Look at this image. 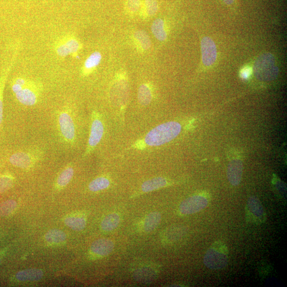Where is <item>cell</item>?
I'll use <instances>...</instances> for the list:
<instances>
[{
  "mask_svg": "<svg viewBox=\"0 0 287 287\" xmlns=\"http://www.w3.org/2000/svg\"><path fill=\"white\" fill-rule=\"evenodd\" d=\"M181 131V126L179 122H167L152 129L144 140L148 147H160L176 138Z\"/></svg>",
  "mask_w": 287,
  "mask_h": 287,
  "instance_id": "6da1fadb",
  "label": "cell"
},
{
  "mask_svg": "<svg viewBox=\"0 0 287 287\" xmlns=\"http://www.w3.org/2000/svg\"><path fill=\"white\" fill-rule=\"evenodd\" d=\"M12 89L22 104L32 106L37 103L40 90L34 81L24 78H17L12 83Z\"/></svg>",
  "mask_w": 287,
  "mask_h": 287,
  "instance_id": "7a4b0ae2",
  "label": "cell"
},
{
  "mask_svg": "<svg viewBox=\"0 0 287 287\" xmlns=\"http://www.w3.org/2000/svg\"><path fill=\"white\" fill-rule=\"evenodd\" d=\"M254 73L261 81L270 82L275 80L279 74V68L274 55L265 53L257 57L254 64Z\"/></svg>",
  "mask_w": 287,
  "mask_h": 287,
  "instance_id": "3957f363",
  "label": "cell"
},
{
  "mask_svg": "<svg viewBox=\"0 0 287 287\" xmlns=\"http://www.w3.org/2000/svg\"><path fill=\"white\" fill-rule=\"evenodd\" d=\"M228 262V252L226 246L221 242H217L208 250L204 263L209 269L219 270L224 268Z\"/></svg>",
  "mask_w": 287,
  "mask_h": 287,
  "instance_id": "277c9868",
  "label": "cell"
},
{
  "mask_svg": "<svg viewBox=\"0 0 287 287\" xmlns=\"http://www.w3.org/2000/svg\"><path fill=\"white\" fill-rule=\"evenodd\" d=\"M104 134V126L100 120L98 113L94 112L92 114V121L88 142V146L84 156L89 155L101 140Z\"/></svg>",
  "mask_w": 287,
  "mask_h": 287,
  "instance_id": "5b68a950",
  "label": "cell"
},
{
  "mask_svg": "<svg viewBox=\"0 0 287 287\" xmlns=\"http://www.w3.org/2000/svg\"><path fill=\"white\" fill-rule=\"evenodd\" d=\"M209 203L207 197L202 195H196L186 199L180 204L179 211L182 215L194 214L206 208Z\"/></svg>",
  "mask_w": 287,
  "mask_h": 287,
  "instance_id": "8992f818",
  "label": "cell"
},
{
  "mask_svg": "<svg viewBox=\"0 0 287 287\" xmlns=\"http://www.w3.org/2000/svg\"><path fill=\"white\" fill-rule=\"evenodd\" d=\"M81 49L80 42L74 36H66L56 43L55 50L57 55L65 57L69 55H75Z\"/></svg>",
  "mask_w": 287,
  "mask_h": 287,
  "instance_id": "52a82bcc",
  "label": "cell"
},
{
  "mask_svg": "<svg viewBox=\"0 0 287 287\" xmlns=\"http://www.w3.org/2000/svg\"><path fill=\"white\" fill-rule=\"evenodd\" d=\"M202 61L205 66L214 64L217 58V49L214 42L210 37H204L201 41Z\"/></svg>",
  "mask_w": 287,
  "mask_h": 287,
  "instance_id": "ba28073f",
  "label": "cell"
},
{
  "mask_svg": "<svg viewBox=\"0 0 287 287\" xmlns=\"http://www.w3.org/2000/svg\"><path fill=\"white\" fill-rule=\"evenodd\" d=\"M60 132L68 142H73L75 138V127L73 118L67 112H61L59 117Z\"/></svg>",
  "mask_w": 287,
  "mask_h": 287,
  "instance_id": "9c48e42d",
  "label": "cell"
},
{
  "mask_svg": "<svg viewBox=\"0 0 287 287\" xmlns=\"http://www.w3.org/2000/svg\"><path fill=\"white\" fill-rule=\"evenodd\" d=\"M247 212L248 217L254 223L260 224L265 221V215L263 207L260 200L256 197L251 196L249 198Z\"/></svg>",
  "mask_w": 287,
  "mask_h": 287,
  "instance_id": "30bf717a",
  "label": "cell"
},
{
  "mask_svg": "<svg viewBox=\"0 0 287 287\" xmlns=\"http://www.w3.org/2000/svg\"><path fill=\"white\" fill-rule=\"evenodd\" d=\"M243 172V164L239 160H234L228 165L227 177L230 183L233 186L239 185L241 181Z\"/></svg>",
  "mask_w": 287,
  "mask_h": 287,
  "instance_id": "8fae6325",
  "label": "cell"
},
{
  "mask_svg": "<svg viewBox=\"0 0 287 287\" xmlns=\"http://www.w3.org/2000/svg\"><path fill=\"white\" fill-rule=\"evenodd\" d=\"M114 248V244L112 240L109 239H99L93 242L91 250L96 255L105 256L110 254Z\"/></svg>",
  "mask_w": 287,
  "mask_h": 287,
  "instance_id": "7c38bea8",
  "label": "cell"
},
{
  "mask_svg": "<svg viewBox=\"0 0 287 287\" xmlns=\"http://www.w3.org/2000/svg\"><path fill=\"white\" fill-rule=\"evenodd\" d=\"M10 162L14 166L22 169H28L32 166L33 159L30 154L26 152H18L11 156Z\"/></svg>",
  "mask_w": 287,
  "mask_h": 287,
  "instance_id": "4fadbf2b",
  "label": "cell"
},
{
  "mask_svg": "<svg viewBox=\"0 0 287 287\" xmlns=\"http://www.w3.org/2000/svg\"><path fill=\"white\" fill-rule=\"evenodd\" d=\"M168 183V182L165 178H154L144 182L141 186V191L144 193L153 192L165 188Z\"/></svg>",
  "mask_w": 287,
  "mask_h": 287,
  "instance_id": "5bb4252c",
  "label": "cell"
},
{
  "mask_svg": "<svg viewBox=\"0 0 287 287\" xmlns=\"http://www.w3.org/2000/svg\"><path fill=\"white\" fill-rule=\"evenodd\" d=\"M43 276V271L38 269H28L18 272L16 278L20 281H38Z\"/></svg>",
  "mask_w": 287,
  "mask_h": 287,
  "instance_id": "9a60e30c",
  "label": "cell"
},
{
  "mask_svg": "<svg viewBox=\"0 0 287 287\" xmlns=\"http://www.w3.org/2000/svg\"><path fill=\"white\" fill-rule=\"evenodd\" d=\"M161 215L159 212H154L149 214L144 220L143 229L146 232H151L159 225Z\"/></svg>",
  "mask_w": 287,
  "mask_h": 287,
  "instance_id": "2e32d148",
  "label": "cell"
},
{
  "mask_svg": "<svg viewBox=\"0 0 287 287\" xmlns=\"http://www.w3.org/2000/svg\"><path fill=\"white\" fill-rule=\"evenodd\" d=\"M102 59V55L98 52H95L91 54L86 60L83 67V74H89L99 64Z\"/></svg>",
  "mask_w": 287,
  "mask_h": 287,
  "instance_id": "e0dca14e",
  "label": "cell"
},
{
  "mask_svg": "<svg viewBox=\"0 0 287 287\" xmlns=\"http://www.w3.org/2000/svg\"><path fill=\"white\" fill-rule=\"evenodd\" d=\"M120 222V217L117 213H111L106 216L101 222L104 231L109 232L117 228Z\"/></svg>",
  "mask_w": 287,
  "mask_h": 287,
  "instance_id": "ac0fdd59",
  "label": "cell"
},
{
  "mask_svg": "<svg viewBox=\"0 0 287 287\" xmlns=\"http://www.w3.org/2000/svg\"><path fill=\"white\" fill-rule=\"evenodd\" d=\"M151 30L155 37L159 40L164 41L167 38V33L165 29V24L163 19L157 18L152 25Z\"/></svg>",
  "mask_w": 287,
  "mask_h": 287,
  "instance_id": "d6986e66",
  "label": "cell"
},
{
  "mask_svg": "<svg viewBox=\"0 0 287 287\" xmlns=\"http://www.w3.org/2000/svg\"><path fill=\"white\" fill-rule=\"evenodd\" d=\"M138 99L139 104L142 106H148L151 102L152 93L148 85H140L138 92Z\"/></svg>",
  "mask_w": 287,
  "mask_h": 287,
  "instance_id": "ffe728a7",
  "label": "cell"
},
{
  "mask_svg": "<svg viewBox=\"0 0 287 287\" xmlns=\"http://www.w3.org/2000/svg\"><path fill=\"white\" fill-rule=\"evenodd\" d=\"M159 9L157 0H145L142 3L141 11L144 16L152 17L156 14Z\"/></svg>",
  "mask_w": 287,
  "mask_h": 287,
  "instance_id": "44dd1931",
  "label": "cell"
},
{
  "mask_svg": "<svg viewBox=\"0 0 287 287\" xmlns=\"http://www.w3.org/2000/svg\"><path fill=\"white\" fill-rule=\"evenodd\" d=\"M65 223L71 229L77 232L81 231L86 224L85 219L79 216L68 217L65 219Z\"/></svg>",
  "mask_w": 287,
  "mask_h": 287,
  "instance_id": "7402d4cb",
  "label": "cell"
},
{
  "mask_svg": "<svg viewBox=\"0 0 287 287\" xmlns=\"http://www.w3.org/2000/svg\"><path fill=\"white\" fill-rule=\"evenodd\" d=\"M134 38L137 44L142 50H148L150 48L151 40L146 32L142 31H136L134 34Z\"/></svg>",
  "mask_w": 287,
  "mask_h": 287,
  "instance_id": "603a6c76",
  "label": "cell"
},
{
  "mask_svg": "<svg viewBox=\"0 0 287 287\" xmlns=\"http://www.w3.org/2000/svg\"><path fill=\"white\" fill-rule=\"evenodd\" d=\"M110 184V180L104 177L97 178L89 184V190L93 192H98L108 189Z\"/></svg>",
  "mask_w": 287,
  "mask_h": 287,
  "instance_id": "cb8c5ba5",
  "label": "cell"
},
{
  "mask_svg": "<svg viewBox=\"0 0 287 287\" xmlns=\"http://www.w3.org/2000/svg\"><path fill=\"white\" fill-rule=\"evenodd\" d=\"M46 240L50 243H61L66 240V234L59 229H53L49 231L45 236Z\"/></svg>",
  "mask_w": 287,
  "mask_h": 287,
  "instance_id": "d4e9b609",
  "label": "cell"
},
{
  "mask_svg": "<svg viewBox=\"0 0 287 287\" xmlns=\"http://www.w3.org/2000/svg\"><path fill=\"white\" fill-rule=\"evenodd\" d=\"M74 171L73 168L70 166L67 167L61 172L57 180V186L59 188H64L66 186L73 178Z\"/></svg>",
  "mask_w": 287,
  "mask_h": 287,
  "instance_id": "484cf974",
  "label": "cell"
},
{
  "mask_svg": "<svg viewBox=\"0 0 287 287\" xmlns=\"http://www.w3.org/2000/svg\"><path fill=\"white\" fill-rule=\"evenodd\" d=\"M14 60H15V58H14V57H13V59L12 60L11 63L10 64V65L9 66V67L7 68V69L5 70V71L4 72V75L2 76L1 79H0V124H2L3 120V90L4 88V85H5V80L6 79V78L8 76V73L10 70V69L11 68L12 65L14 63Z\"/></svg>",
  "mask_w": 287,
  "mask_h": 287,
  "instance_id": "4316f807",
  "label": "cell"
},
{
  "mask_svg": "<svg viewBox=\"0 0 287 287\" xmlns=\"http://www.w3.org/2000/svg\"><path fill=\"white\" fill-rule=\"evenodd\" d=\"M17 208V203L13 200H8L0 205V215L3 217L9 216Z\"/></svg>",
  "mask_w": 287,
  "mask_h": 287,
  "instance_id": "83f0119b",
  "label": "cell"
},
{
  "mask_svg": "<svg viewBox=\"0 0 287 287\" xmlns=\"http://www.w3.org/2000/svg\"><path fill=\"white\" fill-rule=\"evenodd\" d=\"M142 3L141 0H126V8L128 12L135 14L140 10Z\"/></svg>",
  "mask_w": 287,
  "mask_h": 287,
  "instance_id": "f1b7e54d",
  "label": "cell"
},
{
  "mask_svg": "<svg viewBox=\"0 0 287 287\" xmlns=\"http://www.w3.org/2000/svg\"><path fill=\"white\" fill-rule=\"evenodd\" d=\"M13 184L11 177L4 176L0 178V192L4 193L9 190Z\"/></svg>",
  "mask_w": 287,
  "mask_h": 287,
  "instance_id": "f546056e",
  "label": "cell"
},
{
  "mask_svg": "<svg viewBox=\"0 0 287 287\" xmlns=\"http://www.w3.org/2000/svg\"><path fill=\"white\" fill-rule=\"evenodd\" d=\"M252 69L250 67L242 68L240 72V77L243 79H248L252 74Z\"/></svg>",
  "mask_w": 287,
  "mask_h": 287,
  "instance_id": "4dcf8cb0",
  "label": "cell"
},
{
  "mask_svg": "<svg viewBox=\"0 0 287 287\" xmlns=\"http://www.w3.org/2000/svg\"><path fill=\"white\" fill-rule=\"evenodd\" d=\"M222 1L228 6L233 5L236 0H222Z\"/></svg>",
  "mask_w": 287,
  "mask_h": 287,
  "instance_id": "1f68e13d",
  "label": "cell"
},
{
  "mask_svg": "<svg viewBox=\"0 0 287 287\" xmlns=\"http://www.w3.org/2000/svg\"><path fill=\"white\" fill-rule=\"evenodd\" d=\"M2 261V258L1 257H0V263H1Z\"/></svg>",
  "mask_w": 287,
  "mask_h": 287,
  "instance_id": "d6a6232c",
  "label": "cell"
}]
</instances>
